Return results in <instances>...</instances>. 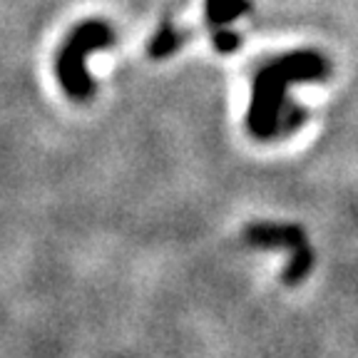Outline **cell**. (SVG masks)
<instances>
[{
	"mask_svg": "<svg viewBox=\"0 0 358 358\" xmlns=\"http://www.w3.org/2000/svg\"><path fill=\"white\" fill-rule=\"evenodd\" d=\"M324 70L321 57L313 55H291L281 62L264 67L254 83V105L249 122L257 134H268L276 124V107L281 105V95L289 83L299 78H316Z\"/></svg>",
	"mask_w": 358,
	"mask_h": 358,
	"instance_id": "6da1fadb",
	"label": "cell"
},
{
	"mask_svg": "<svg viewBox=\"0 0 358 358\" xmlns=\"http://www.w3.org/2000/svg\"><path fill=\"white\" fill-rule=\"evenodd\" d=\"M244 3L241 0H209V15H212V20H229V17H234L236 13L244 10Z\"/></svg>",
	"mask_w": 358,
	"mask_h": 358,
	"instance_id": "7a4b0ae2",
	"label": "cell"
}]
</instances>
